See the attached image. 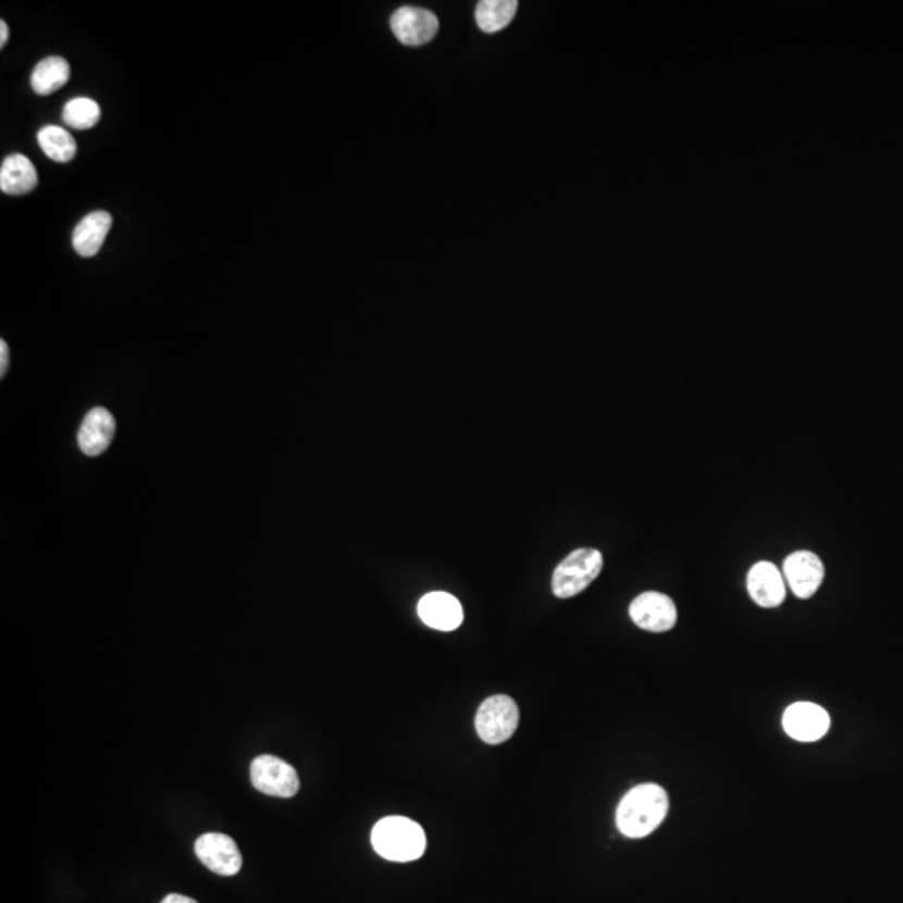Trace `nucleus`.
Returning a JSON list of instances; mask_svg holds the SVG:
<instances>
[{"label":"nucleus","mask_w":903,"mask_h":903,"mask_svg":"<svg viewBox=\"0 0 903 903\" xmlns=\"http://www.w3.org/2000/svg\"><path fill=\"white\" fill-rule=\"evenodd\" d=\"M195 852L202 865H207L214 874L232 877L242 870V853L235 840L228 834H201L196 840Z\"/></svg>","instance_id":"423d86ee"},{"label":"nucleus","mask_w":903,"mask_h":903,"mask_svg":"<svg viewBox=\"0 0 903 903\" xmlns=\"http://www.w3.org/2000/svg\"><path fill=\"white\" fill-rule=\"evenodd\" d=\"M372 845L380 856L391 862L419 861L426 849L425 831L410 818H383L373 827Z\"/></svg>","instance_id":"f03ea898"},{"label":"nucleus","mask_w":903,"mask_h":903,"mask_svg":"<svg viewBox=\"0 0 903 903\" xmlns=\"http://www.w3.org/2000/svg\"><path fill=\"white\" fill-rule=\"evenodd\" d=\"M516 0H482L475 8V21L485 34H495L509 26L516 15Z\"/></svg>","instance_id":"f3484780"},{"label":"nucleus","mask_w":903,"mask_h":903,"mask_svg":"<svg viewBox=\"0 0 903 903\" xmlns=\"http://www.w3.org/2000/svg\"><path fill=\"white\" fill-rule=\"evenodd\" d=\"M519 708L512 697L495 694L487 697L475 715V730L484 743L503 744L514 737L519 727Z\"/></svg>","instance_id":"20e7f679"},{"label":"nucleus","mask_w":903,"mask_h":903,"mask_svg":"<svg viewBox=\"0 0 903 903\" xmlns=\"http://www.w3.org/2000/svg\"><path fill=\"white\" fill-rule=\"evenodd\" d=\"M603 571V554L597 549H578L557 566L553 574V593L559 599L578 596L593 584Z\"/></svg>","instance_id":"7ed1b4c3"},{"label":"nucleus","mask_w":903,"mask_h":903,"mask_svg":"<svg viewBox=\"0 0 903 903\" xmlns=\"http://www.w3.org/2000/svg\"><path fill=\"white\" fill-rule=\"evenodd\" d=\"M40 149L44 154L58 161V163H70L76 158L77 145L64 127L46 126L37 134Z\"/></svg>","instance_id":"a211bd4d"},{"label":"nucleus","mask_w":903,"mask_h":903,"mask_svg":"<svg viewBox=\"0 0 903 903\" xmlns=\"http://www.w3.org/2000/svg\"><path fill=\"white\" fill-rule=\"evenodd\" d=\"M70 77L71 67L67 61L58 58V55H52V58L42 59L34 67L30 86H33L36 95L49 96L64 87Z\"/></svg>","instance_id":"dca6fc26"},{"label":"nucleus","mask_w":903,"mask_h":903,"mask_svg":"<svg viewBox=\"0 0 903 903\" xmlns=\"http://www.w3.org/2000/svg\"><path fill=\"white\" fill-rule=\"evenodd\" d=\"M161 903H198L196 900L189 899V896L180 895V893H171V895L164 896L163 902Z\"/></svg>","instance_id":"412c9836"},{"label":"nucleus","mask_w":903,"mask_h":903,"mask_svg":"<svg viewBox=\"0 0 903 903\" xmlns=\"http://www.w3.org/2000/svg\"><path fill=\"white\" fill-rule=\"evenodd\" d=\"M111 226L112 217L106 211H95V213L87 214L74 230V250L84 258L96 257L104 245L106 236H108Z\"/></svg>","instance_id":"4468645a"},{"label":"nucleus","mask_w":903,"mask_h":903,"mask_svg":"<svg viewBox=\"0 0 903 903\" xmlns=\"http://www.w3.org/2000/svg\"><path fill=\"white\" fill-rule=\"evenodd\" d=\"M749 593L752 599L758 606L778 607L787 596V585H784V576L781 574L780 569L775 564L768 560L756 562L749 572Z\"/></svg>","instance_id":"9b49d317"},{"label":"nucleus","mask_w":903,"mask_h":903,"mask_svg":"<svg viewBox=\"0 0 903 903\" xmlns=\"http://www.w3.org/2000/svg\"><path fill=\"white\" fill-rule=\"evenodd\" d=\"M783 728L793 740L812 743L830 730V716L821 706L813 703H795L784 712Z\"/></svg>","instance_id":"9d476101"},{"label":"nucleus","mask_w":903,"mask_h":903,"mask_svg":"<svg viewBox=\"0 0 903 903\" xmlns=\"http://www.w3.org/2000/svg\"><path fill=\"white\" fill-rule=\"evenodd\" d=\"M251 783L264 795L292 799L300 790L297 770L275 756H258L251 763Z\"/></svg>","instance_id":"39448f33"},{"label":"nucleus","mask_w":903,"mask_h":903,"mask_svg":"<svg viewBox=\"0 0 903 903\" xmlns=\"http://www.w3.org/2000/svg\"><path fill=\"white\" fill-rule=\"evenodd\" d=\"M37 186V171L24 154L8 156L0 166V189L5 195L22 196Z\"/></svg>","instance_id":"2eb2a0df"},{"label":"nucleus","mask_w":903,"mask_h":903,"mask_svg":"<svg viewBox=\"0 0 903 903\" xmlns=\"http://www.w3.org/2000/svg\"><path fill=\"white\" fill-rule=\"evenodd\" d=\"M62 120H64L67 126L74 127V129H90V127H95L99 123V120H101V108H99L98 102L89 98L71 99L64 106Z\"/></svg>","instance_id":"6ab92c4d"},{"label":"nucleus","mask_w":903,"mask_h":903,"mask_svg":"<svg viewBox=\"0 0 903 903\" xmlns=\"http://www.w3.org/2000/svg\"><path fill=\"white\" fill-rule=\"evenodd\" d=\"M114 434H116L114 417L109 410L96 407L84 417L79 432H77V444L86 456H101L102 452L108 450Z\"/></svg>","instance_id":"f8f14e48"},{"label":"nucleus","mask_w":903,"mask_h":903,"mask_svg":"<svg viewBox=\"0 0 903 903\" xmlns=\"http://www.w3.org/2000/svg\"><path fill=\"white\" fill-rule=\"evenodd\" d=\"M629 616L638 628L651 632H666L675 628L678 611L671 597L661 593H644L632 601Z\"/></svg>","instance_id":"0eeeda50"},{"label":"nucleus","mask_w":903,"mask_h":903,"mask_svg":"<svg viewBox=\"0 0 903 903\" xmlns=\"http://www.w3.org/2000/svg\"><path fill=\"white\" fill-rule=\"evenodd\" d=\"M392 33L410 48L431 42L438 33V21L434 12L422 8H400L391 18Z\"/></svg>","instance_id":"6e6552de"},{"label":"nucleus","mask_w":903,"mask_h":903,"mask_svg":"<svg viewBox=\"0 0 903 903\" xmlns=\"http://www.w3.org/2000/svg\"><path fill=\"white\" fill-rule=\"evenodd\" d=\"M783 576L796 597L808 599L824 582L825 566L817 554L799 551L784 560Z\"/></svg>","instance_id":"1a4fd4ad"},{"label":"nucleus","mask_w":903,"mask_h":903,"mask_svg":"<svg viewBox=\"0 0 903 903\" xmlns=\"http://www.w3.org/2000/svg\"><path fill=\"white\" fill-rule=\"evenodd\" d=\"M419 616L429 628L454 631L462 624L463 609L450 594L431 593L420 599Z\"/></svg>","instance_id":"ddd939ff"},{"label":"nucleus","mask_w":903,"mask_h":903,"mask_svg":"<svg viewBox=\"0 0 903 903\" xmlns=\"http://www.w3.org/2000/svg\"><path fill=\"white\" fill-rule=\"evenodd\" d=\"M9 369V347L4 341H0V375L4 376Z\"/></svg>","instance_id":"aec40b11"},{"label":"nucleus","mask_w":903,"mask_h":903,"mask_svg":"<svg viewBox=\"0 0 903 903\" xmlns=\"http://www.w3.org/2000/svg\"><path fill=\"white\" fill-rule=\"evenodd\" d=\"M9 40V27L8 22L2 21L0 22V48H4L5 42Z\"/></svg>","instance_id":"4be33fe9"},{"label":"nucleus","mask_w":903,"mask_h":903,"mask_svg":"<svg viewBox=\"0 0 903 903\" xmlns=\"http://www.w3.org/2000/svg\"><path fill=\"white\" fill-rule=\"evenodd\" d=\"M669 799L665 788L646 783L626 793L616 812V825L628 839H644L665 821Z\"/></svg>","instance_id":"f257e3e1"}]
</instances>
